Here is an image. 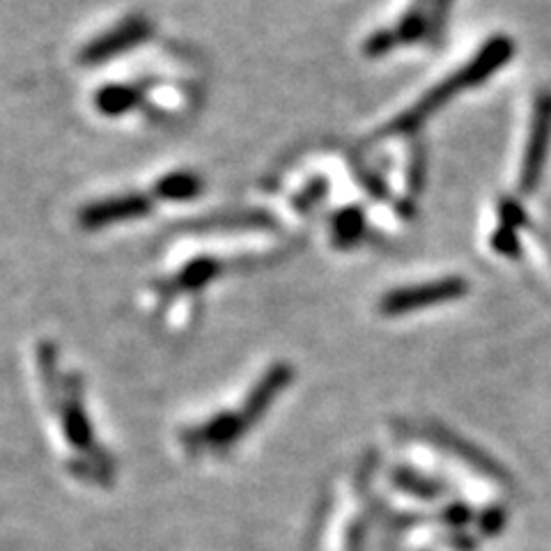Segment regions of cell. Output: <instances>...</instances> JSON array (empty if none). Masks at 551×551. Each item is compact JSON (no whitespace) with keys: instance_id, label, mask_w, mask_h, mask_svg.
<instances>
[{"instance_id":"1","label":"cell","mask_w":551,"mask_h":551,"mask_svg":"<svg viewBox=\"0 0 551 551\" xmlns=\"http://www.w3.org/2000/svg\"><path fill=\"white\" fill-rule=\"evenodd\" d=\"M230 219L209 221L168 246L141 292L143 308L170 329H189L203 313L207 292L225 276L253 265V255H237L225 242Z\"/></svg>"},{"instance_id":"2","label":"cell","mask_w":551,"mask_h":551,"mask_svg":"<svg viewBox=\"0 0 551 551\" xmlns=\"http://www.w3.org/2000/svg\"><path fill=\"white\" fill-rule=\"evenodd\" d=\"M205 97L200 69L182 53L168 60H147L129 72L108 74L88 92L90 111L106 122L136 120L152 127L182 124Z\"/></svg>"},{"instance_id":"3","label":"cell","mask_w":551,"mask_h":551,"mask_svg":"<svg viewBox=\"0 0 551 551\" xmlns=\"http://www.w3.org/2000/svg\"><path fill=\"white\" fill-rule=\"evenodd\" d=\"M207 189L203 170L175 166L145 177L141 182L115 186L111 191L85 200L76 207L74 223L85 235H102L108 230L131 228L164 216L175 207H184L203 198Z\"/></svg>"},{"instance_id":"4","label":"cell","mask_w":551,"mask_h":551,"mask_svg":"<svg viewBox=\"0 0 551 551\" xmlns=\"http://www.w3.org/2000/svg\"><path fill=\"white\" fill-rule=\"evenodd\" d=\"M512 51H515V46H512L508 37H494L492 42H487L483 46V51H480L476 58L460 69V72L448 76L444 83L434 85L421 102H416L407 113H402L400 118H395L388 127H384V131H379L377 138L409 134V131L418 129L425 120L430 118V115L437 113L441 106L460 95L462 90L480 85L483 81L490 79L494 72H499V69L512 58Z\"/></svg>"},{"instance_id":"5","label":"cell","mask_w":551,"mask_h":551,"mask_svg":"<svg viewBox=\"0 0 551 551\" xmlns=\"http://www.w3.org/2000/svg\"><path fill=\"white\" fill-rule=\"evenodd\" d=\"M157 37V26L143 12H124L99 26L76 49L74 65L81 69H102L136 56Z\"/></svg>"},{"instance_id":"6","label":"cell","mask_w":551,"mask_h":551,"mask_svg":"<svg viewBox=\"0 0 551 551\" xmlns=\"http://www.w3.org/2000/svg\"><path fill=\"white\" fill-rule=\"evenodd\" d=\"M467 292V283L462 278H444V281L418 283L409 287H400L391 294H386L382 301L384 315H405L411 310L446 304V301L460 299Z\"/></svg>"},{"instance_id":"7","label":"cell","mask_w":551,"mask_h":551,"mask_svg":"<svg viewBox=\"0 0 551 551\" xmlns=\"http://www.w3.org/2000/svg\"><path fill=\"white\" fill-rule=\"evenodd\" d=\"M251 430V425L239 411H219L209 416L205 423L193 425V428L182 432V444L200 450H225L235 444L239 437Z\"/></svg>"},{"instance_id":"8","label":"cell","mask_w":551,"mask_h":551,"mask_svg":"<svg viewBox=\"0 0 551 551\" xmlns=\"http://www.w3.org/2000/svg\"><path fill=\"white\" fill-rule=\"evenodd\" d=\"M551 143V92H545L535 104V118L529 145H526L522 164V191L531 193L542 175L547 161V147Z\"/></svg>"},{"instance_id":"9","label":"cell","mask_w":551,"mask_h":551,"mask_svg":"<svg viewBox=\"0 0 551 551\" xmlns=\"http://www.w3.org/2000/svg\"><path fill=\"white\" fill-rule=\"evenodd\" d=\"M292 377H294V370L287 366V363H274V366L260 377V382L248 391L242 405V414L251 428L267 414L271 402L285 391L287 384L292 382Z\"/></svg>"},{"instance_id":"10","label":"cell","mask_w":551,"mask_h":551,"mask_svg":"<svg viewBox=\"0 0 551 551\" xmlns=\"http://www.w3.org/2000/svg\"><path fill=\"white\" fill-rule=\"evenodd\" d=\"M432 437L437 439V444L439 446H444L446 450H450V453H455V455H460L464 462L471 464L473 469H478L480 473H485V476H490L492 480H499V483H503V480H506V471H503L499 464H496L490 455H485L483 450L476 448V446H471L467 444V441L457 437V434L453 432H448L444 428H437L432 432Z\"/></svg>"},{"instance_id":"11","label":"cell","mask_w":551,"mask_h":551,"mask_svg":"<svg viewBox=\"0 0 551 551\" xmlns=\"http://www.w3.org/2000/svg\"><path fill=\"white\" fill-rule=\"evenodd\" d=\"M391 483L398 487L400 492L416 496V499L432 501L446 492V485L441 480H434L430 476H423L409 467H398L391 473Z\"/></svg>"},{"instance_id":"12","label":"cell","mask_w":551,"mask_h":551,"mask_svg":"<svg viewBox=\"0 0 551 551\" xmlns=\"http://www.w3.org/2000/svg\"><path fill=\"white\" fill-rule=\"evenodd\" d=\"M506 522H508L506 510H503L501 506H492V508L480 512L478 529H480V533L487 535V538H494V535H499L503 531Z\"/></svg>"},{"instance_id":"13","label":"cell","mask_w":551,"mask_h":551,"mask_svg":"<svg viewBox=\"0 0 551 551\" xmlns=\"http://www.w3.org/2000/svg\"><path fill=\"white\" fill-rule=\"evenodd\" d=\"M473 519V512L467 506V503H450V506L444 510V522L453 529H464Z\"/></svg>"}]
</instances>
